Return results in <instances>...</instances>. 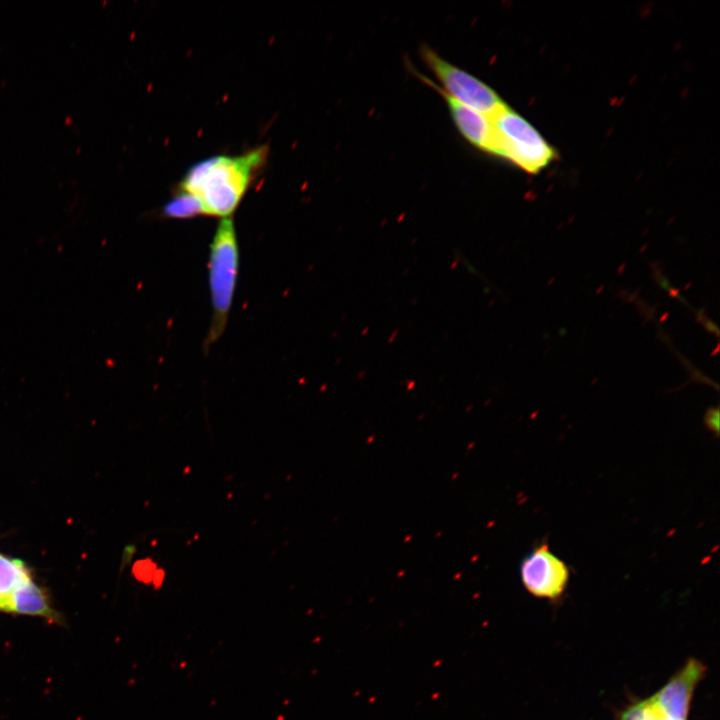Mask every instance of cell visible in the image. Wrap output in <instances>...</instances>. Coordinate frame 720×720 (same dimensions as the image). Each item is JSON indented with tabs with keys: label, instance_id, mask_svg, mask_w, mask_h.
I'll return each mask as SVG.
<instances>
[{
	"label": "cell",
	"instance_id": "1",
	"mask_svg": "<svg viewBox=\"0 0 720 720\" xmlns=\"http://www.w3.org/2000/svg\"><path fill=\"white\" fill-rule=\"evenodd\" d=\"M264 146L238 156L218 155L194 164L179 189L194 195L204 215L227 218L239 205L248 185L266 158Z\"/></svg>",
	"mask_w": 720,
	"mask_h": 720
},
{
	"label": "cell",
	"instance_id": "14",
	"mask_svg": "<svg viewBox=\"0 0 720 720\" xmlns=\"http://www.w3.org/2000/svg\"><path fill=\"white\" fill-rule=\"evenodd\" d=\"M165 578V572L163 569L157 568L153 579L152 584L155 586V588H159L162 585V582Z\"/></svg>",
	"mask_w": 720,
	"mask_h": 720
},
{
	"label": "cell",
	"instance_id": "7",
	"mask_svg": "<svg viewBox=\"0 0 720 720\" xmlns=\"http://www.w3.org/2000/svg\"><path fill=\"white\" fill-rule=\"evenodd\" d=\"M422 79L444 98L461 135L477 149L495 155L496 137L492 119L453 99L430 79L426 77H422Z\"/></svg>",
	"mask_w": 720,
	"mask_h": 720
},
{
	"label": "cell",
	"instance_id": "6",
	"mask_svg": "<svg viewBox=\"0 0 720 720\" xmlns=\"http://www.w3.org/2000/svg\"><path fill=\"white\" fill-rule=\"evenodd\" d=\"M705 666L689 659L653 699L666 717L686 720L694 689L705 674Z\"/></svg>",
	"mask_w": 720,
	"mask_h": 720
},
{
	"label": "cell",
	"instance_id": "3",
	"mask_svg": "<svg viewBox=\"0 0 720 720\" xmlns=\"http://www.w3.org/2000/svg\"><path fill=\"white\" fill-rule=\"evenodd\" d=\"M496 137L495 156L528 173H538L555 157L550 144L524 117L507 105L491 117Z\"/></svg>",
	"mask_w": 720,
	"mask_h": 720
},
{
	"label": "cell",
	"instance_id": "2",
	"mask_svg": "<svg viewBox=\"0 0 720 720\" xmlns=\"http://www.w3.org/2000/svg\"><path fill=\"white\" fill-rule=\"evenodd\" d=\"M238 266L239 251L234 222L230 217L223 218L216 228L210 246L209 287L213 316L208 344L216 341L225 329L233 300Z\"/></svg>",
	"mask_w": 720,
	"mask_h": 720
},
{
	"label": "cell",
	"instance_id": "13",
	"mask_svg": "<svg viewBox=\"0 0 720 720\" xmlns=\"http://www.w3.org/2000/svg\"><path fill=\"white\" fill-rule=\"evenodd\" d=\"M704 423L706 427L715 433L718 434L719 430V409L718 407H713L707 410L705 416H704Z\"/></svg>",
	"mask_w": 720,
	"mask_h": 720
},
{
	"label": "cell",
	"instance_id": "8",
	"mask_svg": "<svg viewBox=\"0 0 720 720\" xmlns=\"http://www.w3.org/2000/svg\"><path fill=\"white\" fill-rule=\"evenodd\" d=\"M7 611L18 614L43 616L56 620L47 593L32 578L21 582L11 594Z\"/></svg>",
	"mask_w": 720,
	"mask_h": 720
},
{
	"label": "cell",
	"instance_id": "11",
	"mask_svg": "<svg viewBox=\"0 0 720 720\" xmlns=\"http://www.w3.org/2000/svg\"><path fill=\"white\" fill-rule=\"evenodd\" d=\"M665 717L651 697L628 707L620 720H662Z\"/></svg>",
	"mask_w": 720,
	"mask_h": 720
},
{
	"label": "cell",
	"instance_id": "4",
	"mask_svg": "<svg viewBox=\"0 0 720 720\" xmlns=\"http://www.w3.org/2000/svg\"><path fill=\"white\" fill-rule=\"evenodd\" d=\"M422 57L440 81V89L453 99L490 118L506 106L491 87L446 61L432 49L422 48Z\"/></svg>",
	"mask_w": 720,
	"mask_h": 720
},
{
	"label": "cell",
	"instance_id": "12",
	"mask_svg": "<svg viewBox=\"0 0 720 720\" xmlns=\"http://www.w3.org/2000/svg\"><path fill=\"white\" fill-rule=\"evenodd\" d=\"M156 570L157 566L151 559H141L133 567L135 577L144 583H152Z\"/></svg>",
	"mask_w": 720,
	"mask_h": 720
},
{
	"label": "cell",
	"instance_id": "10",
	"mask_svg": "<svg viewBox=\"0 0 720 720\" xmlns=\"http://www.w3.org/2000/svg\"><path fill=\"white\" fill-rule=\"evenodd\" d=\"M200 214H204L201 202L181 189L163 207V215L168 218L185 219Z\"/></svg>",
	"mask_w": 720,
	"mask_h": 720
},
{
	"label": "cell",
	"instance_id": "9",
	"mask_svg": "<svg viewBox=\"0 0 720 720\" xmlns=\"http://www.w3.org/2000/svg\"><path fill=\"white\" fill-rule=\"evenodd\" d=\"M30 577V571L22 560L0 554V610L7 611L13 591Z\"/></svg>",
	"mask_w": 720,
	"mask_h": 720
},
{
	"label": "cell",
	"instance_id": "15",
	"mask_svg": "<svg viewBox=\"0 0 720 720\" xmlns=\"http://www.w3.org/2000/svg\"><path fill=\"white\" fill-rule=\"evenodd\" d=\"M658 284L665 289L666 291L673 292V289L671 288L668 279L663 276L662 274H659L657 276Z\"/></svg>",
	"mask_w": 720,
	"mask_h": 720
},
{
	"label": "cell",
	"instance_id": "16",
	"mask_svg": "<svg viewBox=\"0 0 720 720\" xmlns=\"http://www.w3.org/2000/svg\"><path fill=\"white\" fill-rule=\"evenodd\" d=\"M662 720H679V719H672V718H669V717H665V718H663Z\"/></svg>",
	"mask_w": 720,
	"mask_h": 720
},
{
	"label": "cell",
	"instance_id": "5",
	"mask_svg": "<svg viewBox=\"0 0 720 720\" xmlns=\"http://www.w3.org/2000/svg\"><path fill=\"white\" fill-rule=\"evenodd\" d=\"M567 564L557 557L547 543L535 546L520 564L525 589L535 597L558 600L569 581Z\"/></svg>",
	"mask_w": 720,
	"mask_h": 720
}]
</instances>
